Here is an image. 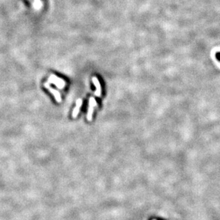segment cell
<instances>
[{
	"instance_id": "1",
	"label": "cell",
	"mask_w": 220,
	"mask_h": 220,
	"mask_svg": "<svg viewBox=\"0 0 220 220\" xmlns=\"http://www.w3.org/2000/svg\"><path fill=\"white\" fill-rule=\"evenodd\" d=\"M96 106H97V101H96L95 99L93 97H90L89 101V107H88L87 113H86V118H87V119L89 121H91L92 119L94 109V107Z\"/></svg>"
},
{
	"instance_id": "2",
	"label": "cell",
	"mask_w": 220,
	"mask_h": 220,
	"mask_svg": "<svg viewBox=\"0 0 220 220\" xmlns=\"http://www.w3.org/2000/svg\"><path fill=\"white\" fill-rule=\"evenodd\" d=\"M49 82L55 84L59 89H63L66 85L65 81L62 79L61 78L57 77L56 75H52L49 77Z\"/></svg>"
},
{
	"instance_id": "3",
	"label": "cell",
	"mask_w": 220,
	"mask_h": 220,
	"mask_svg": "<svg viewBox=\"0 0 220 220\" xmlns=\"http://www.w3.org/2000/svg\"><path fill=\"white\" fill-rule=\"evenodd\" d=\"M45 87H46L47 89H49V90L50 91V92L52 93V94L54 96V97H55V99H56V101H57V102H61V101H62L61 95H60V92H59L58 91H57L56 89H53V88H52V87L49 86V83H45Z\"/></svg>"
},
{
	"instance_id": "4",
	"label": "cell",
	"mask_w": 220,
	"mask_h": 220,
	"mask_svg": "<svg viewBox=\"0 0 220 220\" xmlns=\"http://www.w3.org/2000/svg\"><path fill=\"white\" fill-rule=\"evenodd\" d=\"M92 82L93 84H94V86H96V91L94 92V95L97 96V97H101V84L99 83V81L97 79V77H94L92 78Z\"/></svg>"
},
{
	"instance_id": "5",
	"label": "cell",
	"mask_w": 220,
	"mask_h": 220,
	"mask_svg": "<svg viewBox=\"0 0 220 220\" xmlns=\"http://www.w3.org/2000/svg\"><path fill=\"white\" fill-rule=\"evenodd\" d=\"M82 106V99H78L76 101V107H75V109L73 110V112H72V117L73 118H76L78 116Z\"/></svg>"
},
{
	"instance_id": "6",
	"label": "cell",
	"mask_w": 220,
	"mask_h": 220,
	"mask_svg": "<svg viewBox=\"0 0 220 220\" xmlns=\"http://www.w3.org/2000/svg\"><path fill=\"white\" fill-rule=\"evenodd\" d=\"M215 57H216L217 61L220 62V52H216V54H215Z\"/></svg>"
}]
</instances>
